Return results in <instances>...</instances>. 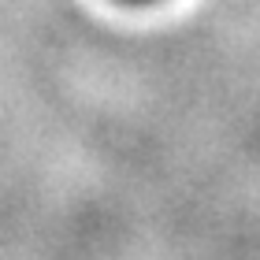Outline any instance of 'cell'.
Here are the masks:
<instances>
[{
  "instance_id": "obj_1",
  "label": "cell",
  "mask_w": 260,
  "mask_h": 260,
  "mask_svg": "<svg viewBox=\"0 0 260 260\" xmlns=\"http://www.w3.org/2000/svg\"><path fill=\"white\" fill-rule=\"evenodd\" d=\"M134 4H145V0H134Z\"/></svg>"
}]
</instances>
